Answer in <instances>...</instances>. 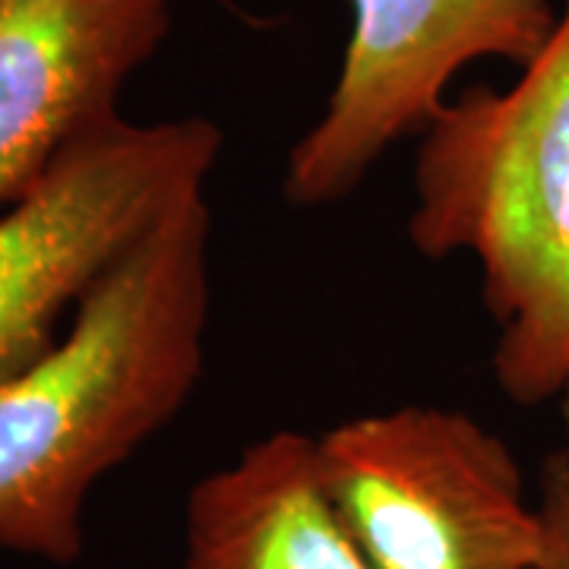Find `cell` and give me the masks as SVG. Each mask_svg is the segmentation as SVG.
Segmentation results:
<instances>
[{
	"label": "cell",
	"instance_id": "cell-4",
	"mask_svg": "<svg viewBox=\"0 0 569 569\" xmlns=\"http://www.w3.org/2000/svg\"><path fill=\"white\" fill-rule=\"evenodd\" d=\"M323 488L373 569H538L545 526L512 449L459 408L399 406L329 427Z\"/></svg>",
	"mask_w": 569,
	"mask_h": 569
},
{
	"label": "cell",
	"instance_id": "cell-8",
	"mask_svg": "<svg viewBox=\"0 0 569 569\" xmlns=\"http://www.w3.org/2000/svg\"><path fill=\"white\" fill-rule=\"evenodd\" d=\"M538 509L545 526V553L538 569H569V452H557L545 462Z\"/></svg>",
	"mask_w": 569,
	"mask_h": 569
},
{
	"label": "cell",
	"instance_id": "cell-5",
	"mask_svg": "<svg viewBox=\"0 0 569 569\" xmlns=\"http://www.w3.org/2000/svg\"><path fill=\"white\" fill-rule=\"evenodd\" d=\"M348 3L339 77L284 162V200L305 209L351 197L396 142L425 130L468 63L526 67L557 22L550 0Z\"/></svg>",
	"mask_w": 569,
	"mask_h": 569
},
{
	"label": "cell",
	"instance_id": "cell-2",
	"mask_svg": "<svg viewBox=\"0 0 569 569\" xmlns=\"http://www.w3.org/2000/svg\"><path fill=\"white\" fill-rule=\"evenodd\" d=\"M408 238L468 257L497 326L493 373L516 406L569 377V0L507 89L475 86L427 121Z\"/></svg>",
	"mask_w": 569,
	"mask_h": 569
},
{
	"label": "cell",
	"instance_id": "cell-3",
	"mask_svg": "<svg viewBox=\"0 0 569 569\" xmlns=\"http://www.w3.org/2000/svg\"><path fill=\"white\" fill-rule=\"evenodd\" d=\"M222 156L209 118L92 127L0 209V380L58 342L63 317L130 247L206 197Z\"/></svg>",
	"mask_w": 569,
	"mask_h": 569
},
{
	"label": "cell",
	"instance_id": "cell-7",
	"mask_svg": "<svg viewBox=\"0 0 569 569\" xmlns=\"http://www.w3.org/2000/svg\"><path fill=\"white\" fill-rule=\"evenodd\" d=\"M181 569L373 567L326 493L317 440L284 427L193 485Z\"/></svg>",
	"mask_w": 569,
	"mask_h": 569
},
{
	"label": "cell",
	"instance_id": "cell-1",
	"mask_svg": "<svg viewBox=\"0 0 569 569\" xmlns=\"http://www.w3.org/2000/svg\"><path fill=\"white\" fill-rule=\"evenodd\" d=\"M212 310V209H174L104 272L58 342L0 380V550L73 563L111 468L190 399Z\"/></svg>",
	"mask_w": 569,
	"mask_h": 569
},
{
	"label": "cell",
	"instance_id": "cell-6",
	"mask_svg": "<svg viewBox=\"0 0 569 569\" xmlns=\"http://www.w3.org/2000/svg\"><path fill=\"white\" fill-rule=\"evenodd\" d=\"M178 0H0V209L162 48Z\"/></svg>",
	"mask_w": 569,
	"mask_h": 569
},
{
	"label": "cell",
	"instance_id": "cell-9",
	"mask_svg": "<svg viewBox=\"0 0 569 569\" xmlns=\"http://www.w3.org/2000/svg\"><path fill=\"white\" fill-rule=\"evenodd\" d=\"M557 402H560V415H563V427H567V437H569V377L563 389H560V396H557Z\"/></svg>",
	"mask_w": 569,
	"mask_h": 569
}]
</instances>
